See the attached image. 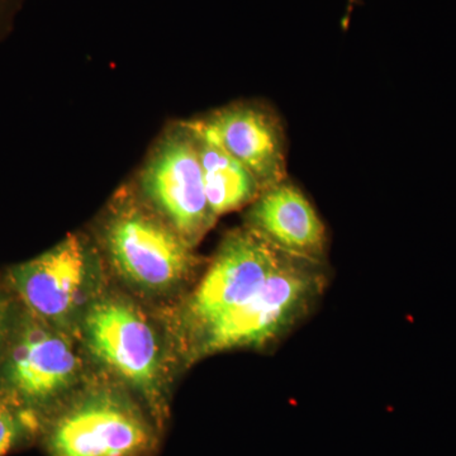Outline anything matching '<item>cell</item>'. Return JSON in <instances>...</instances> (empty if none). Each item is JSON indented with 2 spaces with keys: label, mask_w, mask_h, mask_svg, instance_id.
<instances>
[{
  "label": "cell",
  "mask_w": 456,
  "mask_h": 456,
  "mask_svg": "<svg viewBox=\"0 0 456 456\" xmlns=\"http://www.w3.org/2000/svg\"><path fill=\"white\" fill-rule=\"evenodd\" d=\"M7 305L0 301V344H2L3 338L5 334V326H7Z\"/></svg>",
  "instance_id": "obj_14"
},
{
  "label": "cell",
  "mask_w": 456,
  "mask_h": 456,
  "mask_svg": "<svg viewBox=\"0 0 456 456\" xmlns=\"http://www.w3.org/2000/svg\"><path fill=\"white\" fill-rule=\"evenodd\" d=\"M187 125L196 134L204 189L216 217L251 206L263 188L253 173L218 143Z\"/></svg>",
  "instance_id": "obj_11"
},
{
  "label": "cell",
  "mask_w": 456,
  "mask_h": 456,
  "mask_svg": "<svg viewBox=\"0 0 456 456\" xmlns=\"http://www.w3.org/2000/svg\"><path fill=\"white\" fill-rule=\"evenodd\" d=\"M145 417L116 393H92L69 407L51 428L53 456H141L151 448Z\"/></svg>",
  "instance_id": "obj_4"
},
{
  "label": "cell",
  "mask_w": 456,
  "mask_h": 456,
  "mask_svg": "<svg viewBox=\"0 0 456 456\" xmlns=\"http://www.w3.org/2000/svg\"><path fill=\"white\" fill-rule=\"evenodd\" d=\"M188 123L245 165L263 191L288 178L284 128L268 108L237 103Z\"/></svg>",
  "instance_id": "obj_7"
},
{
  "label": "cell",
  "mask_w": 456,
  "mask_h": 456,
  "mask_svg": "<svg viewBox=\"0 0 456 456\" xmlns=\"http://www.w3.org/2000/svg\"><path fill=\"white\" fill-rule=\"evenodd\" d=\"M246 227L288 256L325 264L327 231L307 196L289 179L261 191Z\"/></svg>",
  "instance_id": "obj_8"
},
{
  "label": "cell",
  "mask_w": 456,
  "mask_h": 456,
  "mask_svg": "<svg viewBox=\"0 0 456 456\" xmlns=\"http://www.w3.org/2000/svg\"><path fill=\"white\" fill-rule=\"evenodd\" d=\"M88 275V253L77 236L16 266L12 283L33 314L45 322H59L73 312Z\"/></svg>",
  "instance_id": "obj_9"
},
{
  "label": "cell",
  "mask_w": 456,
  "mask_h": 456,
  "mask_svg": "<svg viewBox=\"0 0 456 456\" xmlns=\"http://www.w3.org/2000/svg\"><path fill=\"white\" fill-rule=\"evenodd\" d=\"M89 350L137 389L154 395L160 377V349L149 321L130 303L104 299L84 320Z\"/></svg>",
  "instance_id": "obj_6"
},
{
  "label": "cell",
  "mask_w": 456,
  "mask_h": 456,
  "mask_svg": "<svg viewBox=\"0 0 456 456\" xmlns=\"http://www.w3.org/2000/svg\"><path fill=\"white\" fill-rule=\"evenodd\" d=\"M140 183L156 212L191 248L217 221L204 189L196 134L185 122L159 141L141 171Z\"/></svg>",
  "instance_id": "obj_2"
},
{
  "label": "cell",
  "mask_w": 456,
  "mask_h": 456,
  "mask_svg": "<svg viewBox=\"0 0 456 456\" xmlns=\"http://www.w3.org/2000/svg\"><path fill=\"white\" fill-rule=\"evenodd\" d=\"M14 7H16V0H0V29L7 25Z\"/></svg>",
  "instance_id": "obj_13"
},
{
  "label": "cell",
  "mask_w": 456,
  "mask_h": 456,
  "mask_svg": "<svg viewBox=\"0 0 456 456\" xmlns=\"http://www.w3.org/2000/svg\"><path fill=\"white\" fill-rule=\"evenodd\" d=\"M104 241L123 277L147 289L179 283L194 265L193 248L169 224L131 204L110 218Z\"/></svg>",
  "instance_id": "obj_3"
},
{
  "label": "cell",
  "mask_w": 456,
  "mask_h": 456,
  "mask_svg": "<svg viewBox=\"0 0 456 456\" xmlns=\"http://www.w3.org/2000/svg\"><path fill=\"white\" fill-rule=\"evenodd\" d=\"M80 362L64 335L38 321L27 322L12 347L7 365L9 386L28 402H46L66 391Z\"/></svg>",
  "instance_id": "obj_10"
},
{
  "label": "cell",
  "mask_w": 456,
  "mask_h": 456,
  "mask_svg": "<svg viewBox=\"0 0 456 456\" xmlns=\"http://www.w3.org/2000/svg\"><path fill=\"white\" fill-rule=\"evenodd\" d=\"M283 256L246 226L231 231L188 302V322L197 338L216 320L248 301Z\"/></svg>",
  "instance_id": "obj_5"
},
{
  "label": "cell",
  "mask_w": 456,
  "mask_h": 456,
  "mask_svg": "<svg viewBox=\"0 0 456 456\" xmlns=\"http://www.w3.org/2000/svg\"><path fill=\"white\" fill-rule=\"evenodd\" d=\"M22 431L20 417L11 408L0 404V456L13 448Z\"/></svg>",
  "instance_id": "obj_12"
},
{
  "label": "cell",
  "mask_w": 456,
  "mask_h": 456,
  "mask_svg": "<svg viewBox=\"0 0 456 456\" xmlns=\"http://www.w3.org/2000/svg\"><path fill=\"white\" fill-rule=\"evenodd\" d=\"M326 285L325 264L284 255L248 301L204 330L197 338V355L275 344L314 311Z\"/></svg>",
  "instance_id": "obj_1"
}]
</instances>
